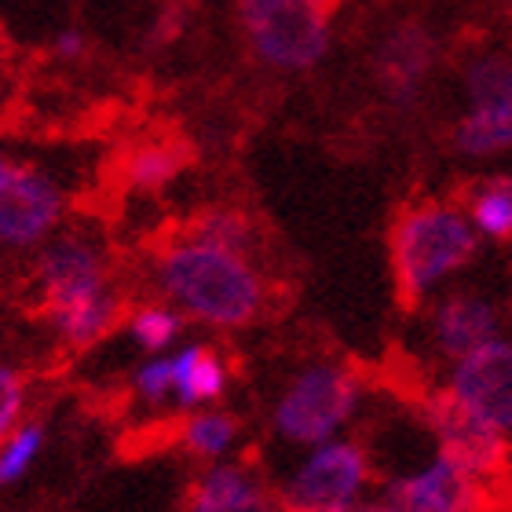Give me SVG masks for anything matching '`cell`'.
<instances>
[{
	"label": "cell",
	"mask_w": 512,
	"mask_h": 512,
	"mask_svg": "<svg viewBox=\"0 0 512 512\" xmlns=\"http://www.w3.org/2000/svg\"><path fill=\"white\" fill-rule=\"evenodd\" d=\"M483 238L476 235L461 202L421 198L403 205L388 231V260L399 300L417 308L476 260Z\"/></svg>",
	"instance_id": "3957f363"
},
{
	"label": "cell",
	"mask_w": 512,
	"mask_h": 512,
	"mask_svg": "<svg viewBox=\"0 0 512 512\" xmlns=\"http://www.w3.org/2000/svg\"><path fill=\"white\" fill-rule=\"evenodd\" d=\"M172 363V399L183 410H198L205 403H216L227 392L224 359L205 344H183L169 352Z\"/></svg>",
	"instance_id": "2e32d148"
},
{
	"label": "cell",
	"mask_w": 512,
	"mask_h": 512,
	"mask_svg": "<svg viewBox=\"0 0 512 512\" xmlns=\"http://www.w3.org/2000/svg\"><path fill=\"white\" fill-rule=\"evenodd\" d=\"M187 4H220V0H187ZM235 4V0H231Z\"/></svg>",
	"instance_id": "83f0119b"
},
{
	"label": "cell",
	"mask_w": 512,
	"mask_h": 512,
	"mask_svg": "<svg viewBox=\"0 0 512 512\" xmlns=\"http://www.w3.org/2000/svg\"><path fill=\"white\" fill-rule=\"evenodd\" d=\"M191 8L194 4H187V0H165V4H158V11L147 22V33H143L150 48H169V44L180 41L187 26H191Z\"/></svg>",
	"instance_id": "7402d4cb"
},
{
	"label": "cell",
	"mask_w": 512,
	"mask_h": 512,
	"mask_svg": "<svg viewBox=\"0 0 512 512\" xmlns=\"http://www.w3.org/2000/svg\"><path fill=\"white\" fill-rule=\"evenodd\" d=\"M11 169H15V161H11V158H8V150L0 147V191H4V183H8Z\"/></svg>",
	"instance_id": "484cf974"
},
{
	"label": "cell",
	"mask_w": 512,
	"mask_h": 512,
	"mask_svg": "<svg viewBox=\"0 0 512 512\" xmlns=\"http://www.w3.org/2000/svg\"><path fill=\"white\" fill-rule=\"evenodd\" d=\"M33 289L59 341L88 348L121 319L107 249L77 227H63L33 253Z\"/></svg>",
	"instance_id": "7a4b0ae2"
},
{
	"label": "cell",
	"mask_w": 512,
	"mask_h": 512,
	"mask_svg": "<svg viewBox=\"0 0 512 512\" xmlns=\"http://www.w3.org/2000/svg\"><path fill=\"white\" fill-rule=\"evenodd\" d=\"M465 213L483 242H512V172H487L465 191Z\"/></svg>",
	"instance_id": "e0dca14e"
},
{
	"label": "cell",
	"mask_w": 512,
	"mask_h": 512,
	"mask_svg": "<svg viewBox=\"0 0 512 512\" xmlns=\"http://www.w3.org/2000/svg\"><path fill=\"white\" fill-rule=\"evenodd\" d=\"M447 392L465 403L472 414L502 428L505 436L512 432V341L509 337H494L480 344L476 352L461 355L450 366Z\"/></svg>",
	"instance_id": "8fae6325"
},
{
	"label": "cell",
	"mask_w": 512,
	"mask_h": 512,
	"mask_svg": "<svg viewBox=\"0 0 512 512\" xmlns=\"http://www.w3.org/2000/svg\"><path fill=\"white\" fill-rule=\"evenodd\" d=\"M359 406V381L352 370L333 363H315L300 370L275 403V432L286 443L315 447L326 443L352 421Z\"/></svg>",
	"instance_id": "8992f818"
},
{
	"label": "cell",
	"mask_w": 512,
	"mask_h": 512,
	"mask_svg": "<svg viewBox=\"0 0 512 512\" xmlns=\"http://www.w3.org/2000/svg\"><path fill=\"white\" fill-rule=\"evenodd\" d=\"M132 388H136L147 403H161V399H169L172 395V363H169V352H158L154 359L139 366L136 374H132Z\"/></svg>",
	"instance_id": "603a6c76"
},
{
	"label": "cell",
	"mask_w": 512,
	"mask_h": 512,
	"mask_svg": "<svg viewBox=\"0 0 512 512\" xmlns=\"http://www.w3.org/2000/svg\"><path fill=\"white\" fill-rule=\"evenodd\" d=\"M66 213V183L37 161H15L0 191V253H37L66 227Z\"/></svg>",
	"instance_id": "52a82bcc"
},
{
	"label": "cell",
	"mask_w": 512,
	"mask_h": 512,
	"mask_svg": "<svg viewBox=\"0 0 512 512\" xmlns=\"http://www.w3.org/2000/svg\"><path fill=\"white\" fill-rule=\"evenodd\" d=\"M341 0H235L249 59L275 77H308L337 44Z\"/></svg>",
	"instance_id": "277c9868"
},
{
	"label": "cell",
	"mask_w": 512,
	"mask_h": 512,
	"mask_svg": "<svg viewBox=\"0 0 512 512\" xmlns=\"http://www.w3.org/2000/svg\"><path fill=\"white\" fill-rule=\"evenodd\" d=\"M428 330H432V344L443 359H461V355L476 352L480 344L494 341L502 333V315L491 300L480 293H447L432 304L428 315Z\"/></svg>",
	"instance_id": "4fadbf2b"
},
{
	"label": "cell",
	"mask_w": 512,
	"mask_h": 512,
	"mask_svg": "<svg viewBox=\"0 0 512 512\" xmlns=\"http://www.w3.org/2000/svg\"><path fill=\"white\" fill-rule=\"evenodd\" d=\"M88 48H92V41H88V33L81 26H63L52 37V44H48V55H52L55 63L74 66V63H85Z\"/></svg>",
	"instance_id": "d4e9b609"
},
{
	"label": "cell",
	"mask_w": 512,
	"mask_h": 512,
	"mask_svg": "<svg viewBox=\"0 0 512 512\" xmlns=\"http://www.w3.org/2000/svg\"><path fill=\"white\" fill-rule=\"evenodd\" d=\"M150 278L161 300L213 330H246L267 311V278L253 253L216 246L183 231L150 260Z\"/></svg>",
	"instance_id": "6da1fadb"
},
{
	"label": "cell",
	"mask_w": 512,
	"mask_h": 512,
	"mask_svg": "<svg viewBox=\"0 0 512 512\" xmlns=\"http://www.w3.org/2000/svg\"><path fill=\"white\" fill-rule=\"evenodd\" d=\"M4 59H8V37H4V30H0V66H4Z\"/></svg>",
	"instance_id": "4316f807"
},
{
	"label": "cell",
	"mask_w": 512,
	"mask_h": 512,
	"mask_svg": "<svg viewBox=\"0 0 512 512\" xmlns=\"http://www.w3.org/2000/svg\"><path fill=\"white\" fill-rule=\"evenodd\" d=\"M187 161H191V154H187L183 143H176L169 136H147L121 154V183L128 191L139 194L165 191L183 176Z\"/></svg>",
	"instance_id": "9a60e30c"
},
{
	"label": "cell",
	"mask_w": 512,
	"mask_h": 512,
	"mask_svg": "<svg viewBox=\"0 0 512 512\" xmlns=\"http://www.w3.org/2000/svg\"><path fill=\"white\" fill-rule=\"evenodd\" d=\"M183 447L198 454V458H224L235 447L238 421L224 410H198V414L183 425Z\"/></svg>",
	"instance_id": "ffe728a7"
},
{
	"label": "cell",
	"mask_w": 512,
	"mask_h": 512,
	"mask_svg": "<svg viewBox=\"0 0 512 512\" xmlns=\"http://www.w3.org/2000/svg\"><path fill=\"white\" fill-rule=\"evenodd\" d=\"M428 425L436 432L439 454L458 461L461 469L472 472L476 480H487L491 472H498L505 465L509 443H505L502 428H494L491 421L472 414L469 406L458 403L450 392L436 395L428 403Z\"/></svg>",
	"instance_id": "7c38bea8"
},
{
	"label": "cell",
	"mask_w": 512,
	"mask_h": 512,
	"mask_svg": "<svg viewBox=\"0 0 512 512\" xmlns=\"http://www.w3.org/2000/svg\"><path fill=\"white\" fill-rule=\"evenodd\" d=\"M439 63H443L439 37L421 19H395L392 26H384L370 59L377 92L399 110H414L425 99Z\"/></svg>",
	"instance_id": "9c48e42d"
},
{
	"label": "cell",
	"mask_w": 512,
	"mask_h": 512,
	"mask_svg": "<svg viewBox=\"0 0 512 512\" xmlns=\"http://www.w3.org/2000/svg\"><path fill=\"white\" fill-rule=\"evenodd\" d=\"M22 406H26V381L15 366L0 363V439L19 425Z\"/></svg>",
	"instance_id": "cb8c5ba5"
},
{
	"label": "cell",
	"mask_w": 512,
	"mask_h": 512,
	"mask_svg": "<svg viewBox=\"0 0 512 512\" xmlns=\"http://www.w3.org/2000/svg\"><path fill=\"white\" fill-rule=\"evenodd\" d=\"M461 110L450 121V150L465 161L512 154V52L480 48L461 63Z\"/></svg>",
	"instance_id": "5b68a950"
},
{
	"label": "cell",
	"mask_w": 512,
	"mask_h": 512,
	"mask_svg": "<svg viewBox=\"0 0 512 512\" xmlns=\"http://www.w3.org/2000/svg\"><path fill=\"white\" fill-rule=\"evenodd\" d=\"M366 480V450L348 439H326L308 447V458L293 469L282 491V505L286 512H348L363 498Z\"/></svg>",
	"instance_id": "ba28073f"
},
{
	"label": "cell",
	"mask_w": 512,
	"mask_h": 512,
	"mask_svg": "<svg viewBox=\"0 0 512 512\" xmlns=\"http://www.w3.org/2000/svg\"><path fill=\"white\" fill-rule=\"evenodd\" d=\"M476 502L480 480L447 454H436L425 469L392 480L374 502L359 498L348 512H476Z\"/></svg>",
	"instance_id": "30bf717a"
},
{
	"label": "cell",
	"mask_w": 512,
	"mask_h": 512,
	"mask_svg": "<svg viewBox=\"0 0 512 512\" xmlns=\"http://www.w3.org/2000/svg\"><path fill=\"white\" fill-rule=\"evenodd\" d=\"M187 512H282L264 483L242 465H213L191 487Z\"/></svg>",
	"instance_id": "5bb4252c"
},
{
	"label": "cell",
	"mask_w": 512,
	"mask_h": 512,
	"mask_svg": "<svg viewBox=\"0 0 512 512\" xmlns=\"http://www.w3.org/2000/svg\"><path fill=\"white\" fill-rule=\"evenodd\" d=\"M125 330L143 352H150V355L169 352L183 333V311L172 308L169 300H150V304H139V308L128 315Z\"/></svg>",
	"instance_id": "ac0fdd59"
},
{
	"label": "cell",
	"mask_w": 512,
	"mask_h": 512,
	"mask_svg": "<svg viewBox=\"0 0 512 512\" xmlns=\"http://www.w3.org/2000/svg\"><path fill=\"white\" fill-rule=\"evenodd\" d=\"M187 231L205 242H216V246H231L242 249V253H256V220L235 205H209L194 216Z\"/></svg>",
	"instance_id": "d6986e66"
},
{
	"label": "cell",
	"mask_w": 512,
	"mask_h": 512,
	"mask_svg": "<svg viewBox=\"0 0 512 512\" xmlns=\"http://www.w3.org/2000/svg\"><path fill=\"white\" fill-rule=\"evenodd\" d=\"M44 428L41 425H15L8 436L0 439V487L19 483L33 469V461L41 458Z\"/></svg>",
	"instance_id": "44dd1931"
}]
</instances>
